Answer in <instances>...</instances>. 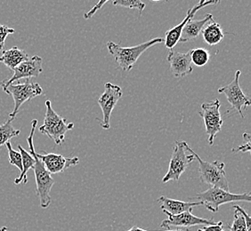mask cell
Here are the masks:
<instances>
[{"label":"cell","mask_w":251,"mask_h":231,"mask_svg":"<svg viewBox=\"0 0 251 231\" xmlns=\"http://www.w3.org/2000/svg\"></svg>","instance_id":"cell-35"},{"label":"cell","mask_w":251,"mask_h":231,"mask_svg":"<svg viewBox=\"0 0 251 231\" xmlns=\"http://www.w3.org/2000/svg\"><path fill=\"white\" fill-rule=\"evenodd\" d=\"M0 231H8V228L7 227H2V228H0Z\"/></svg>","instance_id":"cell-32"},{"label":"cell","mask_w":251,"mask_h":231,"mask_svg":"<svg viewBox=\"0 0 251 231\" xmlns=\"http://www.w3.org/2000/svg\"><path fill=\"white\" fill-rule=\"evenodd\" d=\"M212 20H214V18L211 14L205 15L202 19L189 20L182 29V33L180 36L179 42L187 43V42H192V41L196 40V39L200 36V34L201 33L203 28Z\"/></svg>","instance_id":"cell-16"},{"label":"cell","mask_w":251,"mask_h":231,"mask_svg":"<svg viewBox=\"0 0 251 231\" xmlns=\"http://www.w3.org/2000/svg\"><path fill=\"white\" fill-rule=\"evenodd\" d=\"M108 1H109V0H99V1L97 2V4L94 5L91 9L89 10V11H87V13L84 14V18L86 20L91 19L93 16L95 15V14L97 13V11L101 9V7L105 5Z\"/></svg>","instance_id":"cell-28"},{"label":"cell","mask_w":251,"mask_h":231,"mask_svg":"<svg viewBox=\"0 0 251 231\" xmlns=\"http://www.w3.org/2000/svg\"><path fill=\"white\" fill-rule=\"evenodd\" d=\"M37 125V119L31 121V130L29 137L27 138V141L29 146V153L33 156L35 159V164L32 169L34 170L36 179V192L39 198L40 207L46 209L50 206L52 201L50 192L54 184V180L51 176V173L46 169L41 160L36 156V151L34 149L33 137Z\"/></svg>","instance_id":"cell-1"},{"label":"cell","mask_w":251,"mask_h":231,"mask_svg":"<svg viewBox=\"0 0 251 231\" xmlns=\"http://www.w3.org/2000/svg\"><path fill=\"white\" fill-rule=\"evenodd\" d=\"M188 231V229H187V231Z\"/></svg>","instance_id":"cell-34"},{"label":"cell","mask_w":251,"mask_h":231,"mask_svg":"<svg viewBox=\"0 0 251 231\" xmlns=\"http://www.w3.org/2000/svg\"><path fill=\"white\" fill-rule=\"evenodd\" d=\"M210 54L207 49L196 48L191 50L192 63L197 67L205 66L209 61Z\"/></svg>","instance_id":"cell-22"},{"label":"cell","mask_w":251,"mask_h":231,"mask_svg":"<svg viewBox=\"0 0 251 231\" xmlns=\"http://www.w3.org/2000/svg\"><path fill=\"white\" fill-rule=\"evenodd\" d=\"M168 219L162 221L160 227L169 230L170 227H179L188 229L190 227L197 226V225H212L216 222L213 219H205L201 217L195 216L192 213V210L182 212L177 215H170L167 214Z\"/></svg>","instance_id":"cell-12"},{"label":"cell","mask_w":251,"mask_h":231,"mask_svg":"<svg viewBox=\"0 0 251 231\" xmlns=\"http://www.w3.org/2000/svg\"><path fill=\"white\" fill-rule=\"evenodd\" d=\"M112 5L128 9H136L140 15L145 8V4L142 0H112Z\"/></svg>","instance_id":"cell-24"},{"label":"cell","mask_w":251,"mask_h":231,"mask_svg":"<svg viewBox=\"0 0 251 231\" xmlns=\"http://www.w3.org/2000/svg\"><path fill=\"white\" fill-rule=\"evenodd\" d=\"M36 156L39 158L43 163L46 169L51 174H57L63 173L65 170L75 166L79 163V159L77 157L75 158H65L63 155L55 154V153H37Z\"/></svg>","instance_id":"cell-14"},{"label":"cell","mask_w":251,"mask_h":231,"mask_svg":"<svg viewBox=\"0 0 251 231\" xmlns=\"http://www.w3.org/2000/svg\"><path fill=\"white\" fill-rule=\"evenodd\" d=\"M224 229L223 222H217L212 225H207L203 227L202 229H199L198 231H221Z\"/></svg>","instance_id":"cell-29"},{"label":"cell","mask_w":251,"mask_h":231,"mask_svg":"<svg viewBox=\"0 0 251 231\" xmlns=\"http://www.w3.org/2000/svg\"><path fill=\"white\" fill-rule=\"evenodd\" d=\"M187 152L188 150L184 148V141L176 140L169 162V170L162 179V183L179 181L181 175L185 172L189 164L195 159L192 153L188 154Z\"/></svg>","instance_id":"cell-7"},{"label":"cell","mask_w":251,"mask_h":231,"mask_svg":"<svg viewBox=\"0 0 251 231\" xmlns=\"http://www.w3.org/2000/svg\"><path fill=\"white\" fill-rule=\"evenodd\" d=\"M5 148L7 149L8 152V158H9L10 164H13L19 169L20 172H22L23 170V159H22V155L19 151H15L13 149L11 142L8 141L5 144Z\"/></svg>","instance_id":"cell-25"},{"label":"cell","mask_w":251,"mask_h":231,"mask_svg":"<svg viewBox=\"0 0 251 231\" xmlns=\"http://www.w3.org/2000/svg\"><path fill=\"white\" fill-rule=\"evenodd\" d=\"M18 150L22 155V159H23V170L21 172L19 177L15 180V184H26L28 182L27 179V173L29 170L33 168L34 164H35V159L32 155L30 154L28 151H26L21 145H18Z\"/></svg>","instance_id":"cell-20"},{"label":"cell","mask_w":251,"mask_h":231,"mask_svg":"<svg viewBox=\"0 0 251 231\" xmlns=\"http://www.w3.org/2000/svg\"><path fill=\"white\" fill-rule=\"evenodd\" d=\"M122 95L123 92L121 87L110 82L104 85V92L98 100V104L102 112L101 126L104 130H109L111 128V113Z\"/></svg>","instance_id":"cell-10"},{"label":"cell","mask_w":251,"mask_h":231,"mask_svg":"<svg viewBox=\"0 0 251 231\" xmlns=\"http://www.w3.org/2000/svg\"><path fill=\"white\" fill-rule=\"evenodd\" d=\"M73 123H69L67 119L53 111L51 101H46V114L43 125L39 128L41 134L49 136L55 144L61 145L64 142L66 133L68 131L73 130Z\"/></svg>","instance_id":"cell-5"},{"label":"cell","mask_w":251,"mask_h":231,"mask_svg":"<svg viewBox=\"0 0 251 231\" xmlns=\"http://www.w3.org/2000/svg\"><path fill=\"white\" fill-rule=\"evenodd\" d=\"M42 63H43L42 58L39 57L38 55L32 56L24 63H20L19 65L15 68V69L13 70L14 73L12 77L0 82V87L5 89L11 84L19 81L20 79L29 80L32 77H39V75L43 72Z\"/></svg>","instance_id":"cell-11"},{"label":"cell","mask_w":251,"mask_h":231,"mask_svg":"<svg viewBox=\"0 0 251 231\" xmlns=\"http://www.w3.org/2000/svg\"><path fill=\"white\" fill-rule=\"evenodd\" d=\"M163 42V38H155L130 47H124L111 41L107 42L106 46L109 53L114 57L115 62L118 63L120 68L124 71H130L141 55L145 53L146 50Z\"/></svg>","instance_id":"cell-2"},{"label":"cell","mask_w":251,"mask_h":231,"mask_svg":"<svg viewBox=\"0 0 251 231\" xmlns=\"http://www.w3.org/2000/svg\"><path fill=\"white\" fill-rule=\"evenodd\" d=\"M184 148L194 156V159L198 161L200 177L201 183H206L210 187L222 188L229 191V184L226 173L225 171V164L218 160L213 162H207L201 159L198 154L184 141Z\"/></svg>","instance_id":"cell-3"},{"label":"cell","mask_w":251,"mask_h":231,"mask_svg":"<svg viewBox=\"0 0 251 231\" xmlns=\"http://www.w3.org/2000/svg\"><path fill=\"white\" fill-rule=\"evenodd\" d=\"M167 60L170 64V71L176 78L188 76L193 72L191 50L187 53H179L172 49L168 54Z\"/></svg>","instance_id":"cell-15"},{"label":"cell","mask_w":251,"mask_h":231,"mask_svg":"<svg viewBox=\"0 0 251 231\" xmlns=\"http://www.w3.org/2000/svg\"><path fill=\"white\" fill-rule=\"evenodd\" d=\"M220 2H221V0H200L198 5L194 6L192 9L189 10L188 14L181 23L175 26L172 29H169L166 32L164 39L166 47L170 50L174 48L175 46H176V44L179 42V39H180L182 29L184 28V25L188 22L189 20L193 19V16L198 12L199 10L201 9L207 5H218Z\"/></svg>","instance_id":"cell-13"},{"label":"cell","mask_w":251,"mask_h":231,"mask_svg":"<svg viewBox=\"0 0 251 231\" xmlns=\"http://www.w3.org/2000/svg\"><path fill=\"white\" fill-rule=\"evenodd\" d=\"M234 209V219L230 228L231 231H249L247 228L246 221L241 212V207L238 205L233 206Z\"/></svg>","instance_id":"cell-23"},{"label":"cell","mask_w":251,"mask_h":231,"mask_svg":"<svg viewBox=\"0 0 251 231\" xmlns=\"http://www.w3.org/2000/svg\"><path fill=\"white\" fill-rule=\"evenodd\" d=\"M241 76V71L237 70L235 76L232 82L228 84L227 86L218 88L219 93H224L227 98V101L231 104L232 110L236 111L242 118L245 117L244 111L247 108L251 106V98L246 95L242 88L240 87L239 78Z\"/></svg>","instance_id":"cell-9"},{"label":"cell","mask_w":251,"mask_h":231,"mask_svg":"<svg viewBox=\"0 0 251 231\" xmlns=\"http://www.w3.org/2000/svg\"><path fill=\"white\" fill-rule=\"evenodd\" d=\"M195 198L197 201L201 202L203 207L212 212H218L219 207L228 203L241 202V201L251 202V195L250 192L235 194V193H231L228 190L215 188V187H210L207 190L199 193L196 195Z\"/></svg>","instance_id":"cell-4"},{"label":"cell","mask_w":251,"mask_h":231,"mask_svg":"<svg viewBox=\"0 0 251 231\" xmlns=\"http://www.w3.org/2000/svg\"><path fill=\"white\" fill-rule=\"evenodd\" d=\"M220 101L218 99H216L214 101L202 103L201 111L199 112L204 120V125L208 135V144L210 146H213L216 136L222 129L223 119L220 114Z\"/></svg>","instance_id":"cell-8"},{"label":"cell","mask_w":251,"mask_h":231,"mask_svg":"<svg viewBox=\"0 0 251 231\" xmlns=\"http://www.w3.org/2000/svg\"><path fill=\"white\" fill-rule=\"evenodd\" d=\"M243 139L245 140V143L238 146L236 148L232 149V152L238 153V152H251V135L249 133H244L242 135Z\"/></svg>","instance_id":"cell-26"},{"label":"cell","mask_w":251,"mask_h":231,"mask_svg":"<svg viewBox=\"0 0 251 231\" xmlns=\"http://www.w3.org/2000/svg\"><path fill=\"white\" fill-rule=\"evenodd\" d=\"M3 91L14 99V111L10 113L9 117L11 119H15L21 106L26 101H30L42 94L43 89L38 83L32 82L30 79H27L25 83L11 84L6 88L3 89Z\"/></svg>","instance_id":"cell-6"},{"label":"cell","mask_w":251,"mask_h":231,"mask_svg":"<svg viewBox=\"0 0 251 231\" xmlns=\"http://www.w3.org/2000/svg\"><path fill=\"white\" fill-rule=\"evenodd\" d=\"M153 2H159V1H168V0H151Z\"/></svg>","instance_id":"cell-33"},{"label":"cell","mask_w":251,"mask_h":231,"mask_svg":"<svg viewBox=\"0 0 251 231\" xmlns=\"http://www.w3.org/2000/svg\"><path fill=\"white\" fill-rule=\"evenodd\" d=\"M13 120L14 119L9 118L5 123L0 125V147L21 134V131L15 129L12 125Z\"/></svg>","instance_id":"cell-21"},{"label":"cell","mask_w":251,"mask_h":231,"mask_svg":"<svg viewBox=\"0 0 251 231\" xmlns=\"http://www.w3.org/2000/svg\"><path fill=\"white\" fill-rule=\"evenodd\" d=\"M15 29L7 27L6 25H0V50H3L5 47V39L10 34H14Z\"/></svg>","instance_id":"cell-27"},{"label":"cell","mask_w":251,"mask_h":231,"mask_svg":"<svg viewBox=\"0 0 251 231\" xmlns=\"http://www.w3.org/2000/svg\"><path fill=\"white\" fill-rule=\"evenodd\" d=\"M203 40L208 44V46H216L222 41L225 37V31L221 28V25L216 23L214 20L209 22L203 28Z\"/></svg>","instance_id":"cell-19"},{"label":"cell","mask_w":251,"mask_h":231,"mask_svg":"<svg viewBox=\"0 0 251 231\" xmlns=\"http://www.w3.org/2000/svg\"><path fill=\"white\" fill-rule=\"evenodd\" d=\"M28 53L25 50L14 46L11 49L5 50L0 56V63H4L6 67L14 70L20 63L29 60Z\"/></svg>","instance_id":"cell-18"},{"label":"cell","mask_w":251,"mask_h":231,"mask_svg":"<svg viewBox=\"0 0 251 231\" xmlns=\"http://www.w3.org/2000/svg\"><path fill=\"white\" fill-rule=\"evenodd\" d=\"M145 231V230H143V229H140V228H138V227L134 226L133 228H131L130 230H128V231ZM182 231V230H176V231H170V230H168V231Z\"/></svg>","instance_id":"cell-31"},{"label":"cell","mask_w":251,"mask_h":231,"mask_svg":"<svg viewBox=\"0 0 251 231\" xmlns=\"http://www.w3.org/2000/svg\"><path fill=\"white\" fill-rule=\"evenodd\" d=\"M241 212H242V214H243V216H244V219H245V221H246L247 228H248V230L249 231H251V217L249 213H247L243 209H242V207H241Z\"/></svg>","instance_id":"cell-30"},{"label":"cell","mask_w":251,"mask_h":231,"mask_svg":"<svg viewBox=\"0 0 251 231\" xmlns=\"http://www.w3.org/2000/svg\"><path fill=\"white\" fill-rule=\"evenodd\" d=\"M158 202L160 204V208L163 212L170 215H177L182 212L192 210L193 207L202 206V204L200 201L185 202V201L167 198L165 196H160L158 198Z\"/></svg>","instance_id":"cell-17"}]
</instances>
